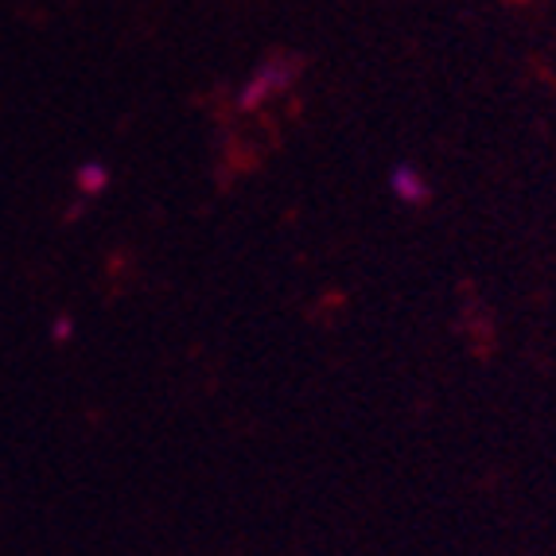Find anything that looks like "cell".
Masks as SVG:
<instances>
[{"label":"cell","instance_id":"3957f363","mask_svg":"<svg viewBox=\"0 0 556 556\" xmlns=\"http://www.w3.org/2000/svg\"><path fill=\"white\" fill-rule=\"evenodd\" d=\"M78 179H83V187H86V191H90V195H93V191H102V187H105V172H102V167H98V164L83 167V176H78Z\"/></svg>","mask_w":556,"mask_h":556},{"label":"cell","instance_id":"7a4b0ae2","mask_svg":"<svg viewBox=\"0 0 556 556\" xmlns=\"http://www.w3.org/2000/svg\"><path fill=\"white\" fill-rule=\"evenodd\" d=\"M390 191H393V199L405 206H425L428 199H432V184H428L417 164L390 167Z\"/></svg>","mask_w":556,"mask_h":556},{"label":"cell","instance_id":"6da1fadb","mask_svg":"<svg viewBox=\"0 0 556 556\" xmlns=\"http://www.w3.org/2000/svg\"><path fill=\"white\" fill-rule=\"evenodd\" d=\"M296 78H300V59H292V55L265 59V63L253 66V75L241 83L238 110L250 113V110H261V105H269L273 98H285Z\"/></svg>","mask_w":556,"mask_h":556}]
</instances>
